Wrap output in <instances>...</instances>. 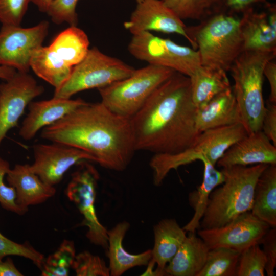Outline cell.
I'll list each match as a JSON object with an SVG mask.
<instances>
[{"label": "cell", "mask_w": 276, "mask_h": 276, "mask_svg": "<svg viewBox=\"0 0 276 276\" xmlns=\"http://www.w3.org/2000/svg\"><path fill=\"white\" fill-rule=\"evenodd\" d=\"M190 78L175 72L130 119L136 151L173 154L191 146L199 133Z\"/></svg>", "instance_id": "obj_1"}, {"label": "cell", "mask_w": 276, "mask_h": 276, "mask_svg": "<svg viewBox=\"0 0 276 276\" xmlns=\"http://www.w3.org/2000/svg\"><path fill=\"white\" fill-rule=\"evenodd\" d=\"M42 139L84 151L101 166L122 171L136 151L130 120L101 102L78 107L42 129Z\"/></svg>", "instance_id": "obj_2"}, {"label": "cell", "mask_w": 276, "mask_h": 276, "mask_svg": "<svg viewBox=\"0 0 276 276\" xmlns=\"http://www.w3.org/2000/svg\"><path fill=\"white\" fill-rule=\"evenodd\" d=\"M267 164L222 168L224 180L211 192L199 229L223 226L250 211L256 182Z\"/></svg>", "instance_id": "obj_3"}, {"label": "cell", "mask_w": 276, "mask_h": 276, "mask_svg": "<svg viewBox=\"0 0 276 276\" xmlns=\"http://www.w3.org/2000/svg\"><path fill=\"white\" fill-rule=\"evenodd\" d=\"M239 25L240 17L226 12L186 26L189 42L198 51L201 65L229 71L243 52Z\"/></svg>", "instance_id": "obj_4"}, {"label": "cell", "mask_w": 276, "mask_h": 276, "mask_svg": "<svg viewBox=\"0 0 276 276\" xmlns=\"http://www.w3.org/2000/svg\"><path fill=\"white\" fill-rule=\"evenodd\" d=\"M276 53L243 51L231 67L234 81L232 90L241 123L247 134L261 130L265 110L263 95V70Z\"/></svg>", "instance_id": "obj_5"}, {"label": "cell", "mask_w": 276, "mask_h": 276, "mask_svg": "<svg viewBox=\"0 0 276 276\" xmlns=\"http://www.w3.org/2000/svg\"><path fill=\"white\" fill-rule=\"evenodd\" d=\"M247 134L241 123L206 130L190 147L173 154H154L150 162L153 183L159 186L169 172L197 160L205 159L215 166L225 152Z\"/></svg>", "instance_id": "obj_6"}, {"label": "cell", "mask_w": 276, "mask_h": 276, "mask_svg": "<svg viewBox=\"0 0 276 276\" xmlns=\"http://www.w3.org/2000/svg\"><path fill=\"white\" fill-rule=\"evenodd\" d=\"M175 72L171 68L151 64L135 70L129 77L98 89L101 102L112 112L130 119Z\"/></svg>", "instance_id": "obj_7"}, {"label": "cell", "mask_w": 276, "mask_h": 276, "mask_svg": "<svg viewBox=\"0 0 276 276\" xmlns=\"http://www.w3.org/2000/svg\"><path fill=\"white\" fill-rule=\"evenodd\" d=\"M135 69L122 60L89 49L84 58L73 67L67 80L55 89L54 97L70 99L87 89L101 88L131 76Z\"/></svg>", "instance_id": "obj_8"}, {"label": "cell", "mask_w": 276, "mask_h": 276, "mask_svg": "<svg viewBox=\"0 0 276 276\" xmlns=\"http://www.w3.org/2000/svg\"><path fill=\"white\" fill-rule=\"evenodd\" d=\"M128 49L139 60L171 68L189 77L201 65L197 50L156 36L150 32L133 35Z\"/></svg>", "instance_id": "obj_9"}, {"label": "cell", "mask_w": 276, "mask_h": 276, "mask_svg": "<svg viewBox=\"0 0 276 276\" xmlns=\"http://www.w3.org/2000/svg\"><path fill=\"white\" fill-rule=\"evenodd\" d=\"M72 175L65 191L82 215L81 225L87 227L86 236L93 244L107 249L108 231L100 222L95 208L96 188L99 175L90 164L83 160Z\"/></svg>", "instance_id": "obj_10"}, {"label": "cell", "mask_w": 276, "mask_h": 276, "mask_svg": "<svg viewBox=\"0 0 276 276\" xmlns=\"http://www.w3.org/2000/svg\"><path fill=\"white\" fill-rule=\"evenodd\" d=\"M48 21L28 28L2 25L0 29V65L28 73L31 59L48 35Z\"/></svg>", "instance_id": "obj_11"}, {"label": "cell", "mask_w": 276, "mask_h": 276, "mask_svg": "<svg viewBox=\"0 0 276 276\" xmlns=\"http://www.w3.org/2000/svg\"><path fill=\"white\" fill-rule=\"evenodd\" d=\"M44 90L26 72L17 71L11 78L0 83V146L8 131L17 125L27 106Z\"/></svg>", "instance_id": "obj_12"}, {"label": "cell", "mask_w": 276, "mask_h": 276, "mask_svg": "<svg viewBox=\"0 0 276 276\" xmlns=\"http://www.w3.org/2000/svg\"><path fill=\"white\" fill-rule=\"evenodd\" d=\"M269 228L267 223L248 211L223 226L198 229L197 233L209 249L225 247L241 252L253 244H259Z\"/></svg>", "instance_id": "obj_13"}, {"label": "cell", "mask_w": 276, "mask_h": 276, "mask_svg": "<svg viewBox=\"0 0 276 276\" xmlns=\"http://www.w3.org/2000/svg\"><path fill=\"white\" fill-rule=\"evenodd\" d=\"M31 170L45 183L54 186L74 165L83 160L94 161L88 153L63 144H38L33 146Z\"/></svg>", "instance_id": "obj_14"}, {"label": "cell", "mask_w": 276, "mask_h": 276, "mask_svg": "<svg viewBox=\"0 0 276 276\" xmlns=\"http://www.w3.org/2000/svg\"><path fill=\"white\" fill-rule=\"evenodd\" d=\"M263 7L250 9L240 17L243 51L276 53V5L268 2Z\"/></svg>", "instance_id": "obj_15"}, {"label": "cell", "mask_w": 276, "mask_h": 276, "mask_svg": "<svg viewBox=\"0 0 276 276\" xmlns=\"http://www.w3.org/2000/svg\"><path fill=\"white\" fill-rule=\"evenodd\" d=\"M137 3L129 20L124 23L125 28L133 35L152 31L176 33L189 42L187 26L162 0H141Z\"/></svg>", "instance_id": "obj_16"}, {"label": "cell", "mask_w": 276, "mask_h": 276, "mask_svg": "<svg viewBox=\"0 0 276 276\" xmlns=\"http://www.w3.org/2000/svg\"><path fill=\"white\" fill-rule=\"evenodd\" d=\"M276 165V146L262 130L247 134L232 145L217 162L218 167Z\"/></svg>", "instance_id": "obj_17"}, {"label": "cell", "mask_w": 276, "mask_h": 276, "mask_svg": "<svg viewBox=\"0 0 276 276\" xmlns=\"http://www.w3.org/2000/svg\"><path fill=\"white\" fill-rule=\"evenodd\" d=\"M78 99L56 98L39 101H31L28 113L19 131V135L25 140L32 139L41 129L62 119L78 107L86 104Z\"/></svg>", "instance_id": "obj_18"}, {"label": "cell", "mask_w": 276, "mask_h": 276, "mask_svg": "<svg viewBox=\"0 0 276 276\" xmlns=\"http://www.w3.org/2000/svg\"><path fill=\"white\" fill-rule=\"evenodd\" d=\"M7 180L16 193V202L28 211L30 205L41 204L56 193L54 186L44 182L29 164H16L7 172Z\"/></svg>", "instance_id": "obj_19"}, {"label": "cell", "mask_w": 276, "mask_h": 276, "mask_svg": "<svg viewBox=\"0 0 276 276\" xmlns=\"http://www.w3.org/2000/svg\"><path fill=\"white\" fill-rule=\"evenodd\" d=\"M237 123H241V119L232 87L218 94L197 110L196 126L199 133Z\"/></svg>", "instance_id": "obj_20"}, {"label": "cell", "mask_w": 276, "mask_h": 276, "mask_svg": "<svg viewBox=\"0 0 276 276\" xmlns=\"http://www.w3.org/2000/svg\"><path fill=\"white\" fill-rule=\"evenodd\" d=\"M188 233L165 268L167 275L197 276L204 266L210 249L195 232Z\"/></svg>", "instance_id": "obj_21"}, {"label": "cell", "mask_w": 276, "mask_h": 276, "mask_svg": "<svg viewBox=\"0 0 276 276\" xmlns=\"http://www.w3.org/2000/svg\"><path fill=\"white\" fill-rule=\"evenodd\" d=\"M129 227L128 222L123 221L108 231L107 250L110 275L120 276L133 267L147 266L151 259V249L139 254H131L124 249L123 241Z\"/></svg>", "instance_id": "obj_22"}, {"label": "cell", "mask_w": 276, "mask_h": 276, "mask_svg": "<svg viewBox=\"0 0 276 276\" xmlns=\"http://www.w3.org/2000/svg\"><path fill=\"white\" fill-rule=\"evenodd\" d=\"M151 259L156 268L167 275L165 268L186 238V232L174 219H165L154 226Z\"/></svg>", "instance_id": "obj_23"}, {"label": "cell", "mask_w": 276, "mask_h": 276, "mask_svg": "<svg viewBox=\"0 0 276 276\" xmlns=\"http://www.w3.org/2000/svg\"><path fill=\"white\" fill-rule=\"evenodd\" d=\"M189 78L192 100L197 109L232 88L226 72L220 68L201 65Z\"/></svg>", "instance_id": "obj_24"}, {"label": "cell", "mask_w": 276, "mask_h": 276, "mask_svg": "<svg viewBox=\"0 0 276 276\" xmlns=\"http://www.w3.org/2000/svg\"><path fill=\"white\" fill-rule=\"evenodd\" d=\"M250 211L270 227H276V165H269L259 177Z\"/></svg>", "instance_id": "obj_25"}, {"label": "cell", "mask_w": 276, "mask_h": 276, "mask_svg": "<svg viewBox=\"0 0 276 276\" xmlns=\"http://www.w3.org/2000/svg\"><path fill=\"white\" fill-rule=\"evenodd\" d=\"M204 165L203 180L196 190L190 192L188 201L194 211V215L182 228L186 232L195 233L200 227V222L207 206L209 196L212 191L221 185L224 180L222 171L205 159L201 160Z\"/></svg>", "instance_id": "obj_26"}, {"label": "cell", "mask_w": 276, "mask_h": 276, "mask_svg": "<svg viewBox=\"0 0 276 276\" xmlns=\"http://www.w3.org/2000/svg\"><path fill=\"white\" fill-rule=\"evenodd\" d=\"M30 67L38 77L52 85L55 90L67 80L73 68L49 46L43 45L33 54Z\"/></svg>", "instance_id": "obj_27"}, {"label": "cell", "mask_w": 276, "mask_h": 276, "mask_svg": "<svg viewBox=\"0 0 276 276\" xmlns=\"http://www.w3.org/2000/svg\"><path fill=\"white\" fill-rule=\"evenodd\" d=\"M89 46L87 34L77 26H70L61 32L49 45L71 67L84 58L89 49Z\"/></svg>", "instance_id": "obj_28"}, {"label": "cell", "mask_w": 276, "mask_h": 276, "mask_svg": "<svg viewBox=\"0 0 276 276\" xmlns=\"http://www.w3.org/2000/svg\"><path fill=\"white\" fill-rule=\"evenodd\" d=\"M181 19L203 21L227 12L226 0H162Z\"/></svg>", "instance_id": "obj_29"}, {"label": "cell", "mask_w": 276, "mask_h": 276, "mask_svg": "<svg viewBox=\"0 0 276 276\" xmlns=\"http://www.w3.org/2000/svg\"><path fill=\"white\" fill-rule=\"evenodd\" d=\"M240 254L225 247L210 249L204 266L197 276H236Z\"/></svg>", "instance_id": "obj_30"}, {"label": "cell", "mask_w": 276, "mask_h": 276, "mask_svg": "<svg viewBox=\"0 0 276 276\" xmlns=\"http://www.w3.org/2000/svg\"><path fill=\"white\" fill-rule=\"evenodd\" d=\"M72 241L64 240L53 254L44 259L41 268L43 276H67L76 257Z\"/></svg>", "instance_id": "obj_31"}, {"label": "cell", "mask_w": 276, "mask_h": 276, "mask_svg": "<svg viewBox=\"0 0 276 276\" xmlns=\"http://www.w3.org/2000/svg\"><path fill=\"white\" fill-rule=\"evenodd\" d=\"M266 259L259 243L240 252L236 276H264Z\"/></svg>", "instance_id": "obj_32"}, {"label": "cell", "mask_w": 276, "mask_h": 276, "mask_svg": "<svg viewBox=\"0 0 276 276\" xmlns=\"http://www.w3.org/2000/svg\"><path fill=\"white\" fill-rule=\"evenodd\" d=\"M72 268L77 276H109L110 271L105 261L88 251L76 255Z\"/></svg>", "instance_id": "obj_33"}, {"label": "cell", "mask_w": 276, "mask_h": 276, "mask_svg": "<svg viewBox=\"0 0 276 276\" xmlns=\"http://www.w3.org/2000/svg\"><path fill=\"white\" fill-rule=\"evenodd\" d=\"M8 256H17L28 259L40 269L45 259L42 254L28 243H16L7 238L0 232V260Z\"/></svg>", "instance_id": "obj_34"}, {"label": "cell", "mask_w": 276, "mask_h": 276, "mask_svg": "<svg viewBox=\"0 0 276 276\" xmlns=\"http://www.w3.org/2000/svg\"><path fill=\"white\" fill-rule=\"evenodd\" d=\"M79 0H53L46 13L55 24L77 26L76 6Z\"/></svg>", "instance_id": "obj_35"}, {"label": "cell", "mask_w": 276, "mask_h": 276, "mask_svg": "<svg viewBox=\"0 0 276 276\" xmlns=\"http://www.w3.org/2000/svg\"><path fill=\"white\" fill-rule=\"evenodd\" d=\"M10 169L9 162L0 157V204L5 210L22 215L27 211L21 208L16 202V193L15 189L7 186L4 177Z\"/></svg>", "instance_id": "obj_36"}, {"label": "cell", "mask_w": 276, "mask_h": 276, "mask_svg": "<svg viewBox=\"0 0 276 276\" xmlns=\"http://www.w3.org/2000/svg\"><path fill=\"white\" fill-rule=\"evenodd\" d=\"M31 0H0L2 25H20Z\"/></svg>", "instance_id": "obj_37"}, {"label": "cell", "mask_w": 276, "mask_h": 276, "mask_svg": "<svg viewBox=\"0 0 276 276\" xmlns=\"http://www.w3.org/2000/svg\"><path fill=\"white\" fill-rule=\"evenodd\" d=\"M270 228L261 239L259 244L263 245L266 259L265 271L268 276H273L276 267V228Z\"/></svg>", "instance_id": "obj_38"}, {"label": "cell", "mask_w": 276, "mask_h": 276, "mask_svg": "<svg viewBox=\"0 0 276 276\" xmlns=\"http://www.w3.org/2000/svg\"><path fill=\"white\" fill-rule=\"evenodd\" d=\"M261 130L276 146V104L271 103L268 100L265 105Z\"/></svg>", "instance_id": "obj_39"}, {"label": "cell", "mask_w": 276, "mask_h": 276, "mask_svg": "<svg viewBox=\"0 0 276 276\" xmlns=\"http://www.w3.org/2000/svg\"><path fill=\"white\" fill-rule=\"evenodd\" d=\"M268 2V0H226L227 12L242 14L250 9L262 6Z\"/></svg>", "instance_id": "obj_40"}, {"label": "cell", "mask_w": 276, "mask_h": 276, "mask_svg": "<svg viewBox=\"0 0 276 276\" xmlns=\"http://www.w3.org/2000/svg\"><path fill=\"white\" fill-rule=\"evenodd\" d=\"M265 76L270 86V94L268 101L276 104V63L274 59L267 62L263 70Z\"/></svg>", "instance_id": "obj_41"}, {"label": "cell", "mask_w": 276, "mask_h": 276, "mask_svg": "<svg viewBox=\"0 0 276 276\" xmlns=\"http://www.w3.org/2000/svg\"><path fill=\"white\" fill-rule=\"evenodd\" d=\"M23 274L15 266L13 260L8 258L5 261L0 260V276H22Z\"/></svg>", "instance_id": "obj_42"}, {"label": "cell", "mask_w": 276, "mask_h": 276, "mask_svg": "<svg viewBox=\"0 0 276 276\" xmlns=\"http://www.w3.org/2000/svg\"><path fill=\"white\" fill-rule=\"evenodd\" d=\"M17 71L13 68L0 65V79L6 81L11 78Z\"/></svg>", "instance_id": "obj_43"}, {"label": "cell", "mask_w": 276, "mask_h": 276, "mask_svg": "<svg viewBox=\"0 0 276 276\" xmlns=\"http://www.w3.org/2000/svg\"><path fill=\"white\" fill-rule=\"evenodd\" d=\"M53 0H31L38 8L39 11L46 13Z\"/></svg>", "instance_id": "obj_44"}, {"label": "cell", "mask_w": 276, "mask_h": 276, "mask_svg": "<svg viewBox=\"0 0 276 276\" xmlns=\"http://www.w3.org/2000/svg\"><path fill=\"white\" fill-rule=\"evenodd\" d=\"M136 1L137 2H140V1H141V0H136Z\"/></svg>", "instance_id": "obj_45"}]
</instances>
